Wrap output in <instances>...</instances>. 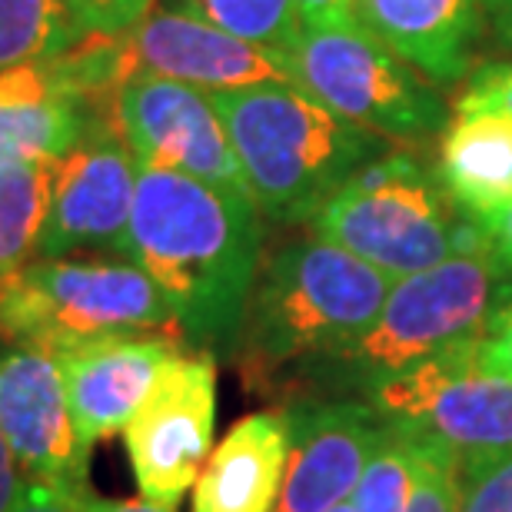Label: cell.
Listing matches in <instances>:
<instances>
[{"label": "cell", "mask_w": 512, "mask_h": 512, "mask_svg": "<svg viewBox=\"0 0 512 512\" xmlns=\"http://www.w3.org/2000/svg\"><path fill=\"white\" fill-rule=\"evenodd\" d=\"M124 260L163 293L190 350L233 356L263 263V213L250 193L143 167Z\"/></svg>", "instance_id": "1"}, {"label": "cell", "mask_w": 512, "mask_h": 512, "mask_svg": "<svg viewBox=\"0 0 512 512\" xmlns=\"http://www.w3.org/2000/svg\"><path fill=\"white\" fill-rule=\"evenodd\" d=\"M393 280L330 240H286L263 253L233 360L250 380L296 386L356 343Z\"/></svg>", "instance_id": "2"}, {"label": "cell", "mask_w": 512, "mask_h": 512, "mask_svg": "<svg viewBox=\"0 0 512 512\" xmlns=\"http://www.w3.org/2000/svg\"><path fill=\"white\" fill-rule=\"evenodd\" d=\"M509 300L512 270L479 243L429 270L393 280L370 330L290 389L293 396L363 399L436 356L476 343Z\"/></svg>", "instance_id": "3"}, {"label": "cell", "mask_w": 512, "mask_h": 512, "mask_svg": "<svg viewBox=\"0 0 512 512\" xmlns=\"http://www.w3.org/2000/svg\"><path fill=\"white\" fill-rule=\"evenodd\" d=\"M243 180L266 220L300 227L389 140L336 117L296 84H263L210 94Z\"/></svg>", "instance_id": "4"}, {"label": "cell", "mask_w": 512, "mask_h": 512, "mask_svg": "<svg viewBox=\"0 0 512 512\" xmlns=\"http://www.w3.org/2000/svg\"><path fill=\"white\" fill-rule=\"evenodd\" d=\"M313 237L360 256L389 280L429 270L483 243L446 197L436 170L413 150H393L360 167L310 220Z\"/></svg>", "instance_id": "5"}, {"label": "cell", "mask_w": 512, "mask_h": 512, "mask_svg": "<svg viewBox=\"0 0 512 512\" xmlns=\"http://www.w3.org/2000/svg\"><path fill=\"white\" fill-rule=\"evenodd\" d=\"M143 333L180 336L163 293L124 256L30 260L0 286V340L60 353L107 336Z\"/></svg>", "instance_id": "6"}, {"label": "cell", "mask_w": 512, "mask_h": 512, "mask_svg": "<svg viewBox=\"0 0 512 512\" xmlns=\"http://www.w3.org/2000/svg\"><path fill=\"white\" fill-rule=\"evenodd\" d=\"M286 64L296 87L383 140H429L446 130L443 100L363 20L300 27Z\"/></svg>", "instance_id": "7"}, {"label": "cell", "mask_w": 512, "mask_h": 512, "mask_svg": "<svg viewBox=\"0 0 512 512\" xmlns=\"http://www.w3.org/2000/svg\"><path fill=\"white\" fill-rule=\"evenodd\" d=\"M130 74L124 37H87L64 57L0 74V170L50 167L94 120L114 114Z\"/></svg>", "instance_id": "8"}, {"label": "cell", "mask_w": 512, "mask_h": 512, "mask_svg": "<svg viewBox=\"0 0 512 512\" xmlns=\"http://www.w3.org/2000/svg\"><path fill=\"white\" fill-rule=\"evenodd\" d=\"M386 419L446 443L459 469L512 449V383L479 370L476 343L443 353L363 396Z\"/></svg>", "instance_id": "9"}, {"label": "cell", "mask_w": 512, "mask_h": 512, "mask_svg": "<svg viewBox=\"0 0 512 512\" xmlns=\"http://www.w3.org/2000/svg\"><path fill=\"white\" fill-rule=\"evenodd\" d=\"M213 426L217 360L187 346L160 366L157 380L124 426V443L143 499L177 509L213 453Z\"/></svg>", "instance_id": "10"}, {"label": "cell", "mask_w": 512, "mask_h": 512, "mask_svg": "<svg viewBox=\"0 0 512 512\" xmlns=\"http://www.w3.org/2000/svg\"><path fill=\"white\" fill-rule=\"evenodd\" d=\"M137 177L140 167L120 137L114 114L94 120L50 167L34 260L74 253L124 256Z\"/></svg>", "instance_id": "11"}, {"label": "cell", "mask_w": 512, "mask_h": 512, "mask_svg": "<svg viewBox=\"0 0 512 512\" xmlns=\"http://www.w3.org/2000/svg\"><path fill=\"white\" fill-rule=\"evenodd\" d=\"M114 124L140 170H177L213 187L250 193L207 90L130 70L114 97Z\"/></svg>", "instance_id": "12"}, {"label": "cell", "mask_w": 512, "mask_h": 512, "mask_svg": "<svg viewBox=\"0 0 512 512\" xmlns=\"http://www.w3.org/2000/svg\"><path fill=\"white\" fill-rule=\"evenodd\" d=\"M0 436L30 483L64 499L87 486L90 453L70 419L57 353L0 340Z\"/></svg>", "instance_id": "13"}, {"label": "cell", "mask_w": 512, "mask_h": 512, "mask_svg": "<svg viewBox=\"0 0 512 512\" xmlns=\"http://www.w3.org/2000/svg\"><path fill=\"white\" fill-rule=\"evenodd\" d=\"M290 456L273 512H330L360 483L386 416L356 396H290Z\"/></svg>", "instance_id": "14"}, {"label": "cell", "mask_w": 512, "mask_h": 512, "mask_svg": "<svg viewBox=\"0 0 512 512\" xmlns=\"http://www.w3.org/2000/svg\"><path fill=\"white\" fill-rule=\"evenodd\" d=\"M124 47L130 70H147L207 94L293 84L283 54L167 4H153L150 14L124 37Z\"/></svg>", "instance_id": "15"}, {"label": "cell", "mask_w": 512, "mask_h": 512, "mask_svg": "<svg viewBox=\"0 0 512 512\" xmlns=\"http://www.w3.org/2000/svg\"><path fill=\"white\" fill-rule=\"evenodd\" d=\"M180 350H187L180 336L143 333L107 336V340L57 353V363L64 370L70 419H74L77 439L87 453L100 439L124 433L127 419L143 403L160 366Z\"/></svg>", "instance_id": "16"}, {"label": "cell", "mask_w": 512, "mask_h": 512, "mask_svg": "<svg viewBox=\"0 0 512 512\" xmlns=\"http://www.w3.org/2000/svg\"><path fill=\"white\" fill-rule=\"evenodd\" d=\"M486 0H360V20L436 87L466 77Z\"/></svg>", "instance_id": "17"}, {"label": "cell", "mask_w": 512, "mask_h": 512, "mask_svg": "<svg viewBox=\"0 0 512 512\" xmlns=\"http://www.w3.org/2000/svg\"><path fill=\"white\" fill-rule=\"evenodd\" d=\"M290 426L283 409L243 416L193 483V512H273L280 499Z\"/></svg>", "instance_id": "18"}, {"label": "cell", "mask_w": 512, "mask_h": 512, "mask_svg": "<svg viewBox=\"0 0 512 512\" xmlns=\"http://www.w3.org/2000/svg\"><path fill=\"white\" fill-rule=\"evenodd\" d=\"M436 177L466 220L512 200V114L456 110L439 140Z\"/></svg>", "instance_id": "19"}, {"label": "cell", "mask_w": 512, "mask_h": 512, "mask_svg": "<svg viewBox=\"0 0 512 512\" xmlns=\"http://www.w3.org/2000/svg\"><path fill=\"white\" fill-rule=\"evenodd\" d=\"M84 40L64 0H0V74L34 60L64 57Z\"/></svg>", "instance_id": "20"}, {"label": "cell", "mask_w": 512, "mask_h": 512, "mask_svg": "<svg viewBox=\"0 0 512 512\" xmlns=\"http://www.w3.org/2000/svg\"><path fill=\"white\" fill-rule=\"evenodd\" d=\"M423 436L409 426L386 419L383 436L376 439L360 483L353 489L356 512H406L416 486V466Z\"/></svg>", "instance_id": "21"}, {"label": "cell", "mask_w": 512, "mask_h": 512, "mask_svg": "<svg viewBox=\"0 0 512 512\" xmlns=\"http://www.w3.org/2000/svg\"><path fill=\"white\" fill-rule=\"evenodd\" d=\"M50 167L0 170V286L34 260L47 207Z\"/></svg>", "instance_id": "22"}, {"label": "cell", "mask_w": 512, "mask_h": 512, "mask_svg": "<svg viewBox=\"0 0 512 512\" xmlns=\"http://www.w3.org/2000/svg\"><path fill=\"white\" fill-rule=\"evenodd\" d=\"M167 7L187 10L250 44L276 54H290L300 37V4L296 0H160Z\"/></svg>", "instance_id": "23"}, {"label": "cell", "mask_w": 512, "mask_h": 512, "mask_svg": "<svg viewBox=\"0 0 512 512\" xmlns=\"http://www.w3.org/2000/svg\"><path fill=\"white\" fill-rule=\"evenodd\" d=\"M423 436V433H419ZM459 509V456L446 443L423 436L416 486L406 512H456Z\"/></svg>", "instance_id": "24"}, {"label": "cell", "mask_w": 512, "mask_h": 512, "mask_svg": "<svg viewBox=\"0 0 512 512\" xmlns=\"http://www.w3.org/2000/svg\"><path fill=\"white\" fill-rule=\"evenodd\" d=\"M456 512H512V449L483 466L459 469Z\"/></svg>", "instance_id": "25"}, {"label": "cell", "mask_w": 512, "mask_h": 512, "mask_svg": "<svg viewBox=\"0 0 512 512\" xmlns=\"http://www.w3.org/2000/svg\"><path fill=\"white\" fill-rule=\"evenodd\" d=\"M84 37H127L157 0H64Z\"/></svg>", "instance_id": "26"}, {"label": "cell", "mask_w": 512, "mask_h": 512, "mask_svg": "<svg viewBox=\"0 0 512 512\" xmlns=\"http://www.w3.org/2000/svg\"><path fill=\"white\" fill-rule=\"evenodd\" d=\"M456 110H503V114H512V64L479 67L469 77Z\"/></svg>", "instance_id": "27"}, {"label": "cell", "mask_w": 512, "mask_h": 512, "mask_svg": "<svg viewBox=\"0 0 512 512\" xmlns=\"http://www.w3.org/2000/svg\"><path fill=\"white\" fill-rule=\"evenodd\" d=\"M476 363L483 373L512 383V300L489 320L483 336L476 340Z\"/></svg>", "instance_id": "28"}, {"label": "cell", "mask_w": 512, "mask_h": 512, "mask_svg": "<svg viewBox=\"0 0 512 512\" xmlns=\"http://www.w3.org/2000/svg\"><path fill=\"white\" fill-rule=\"evenodd\" d=\"M469 223H473V227L479 230V237H483L486 250L493 253L499 263L512 270V200L503 203V207L483 213V217L469 220Z\"/></svg>", "instance_id": "29"}, {"label": "cell", "mask_w": 512, "mask_h": 512, "mask_svg": "<svg viewBox=\"0 0 512 512\" xmlns=\"http://www.w3.org/2000/svg\"><path fill=\"white\" fill-rule=\"evenodd\" d=\"M296 4H300L303 27L356 24L360 20V0H296Z\"/></svg>", "instance_id": "30"}, {"label": "cell", "mask_w": 512, "mask_h": 512, "mask_svg": "<svg viewBox=\"0 0 512 512\" xmlns=\"http://www.w3.org/2000/svg\"><path fill=\"white\" fill-rule=\"evenodd\" d=\"M70 512H173L167 506H157L150 499H110L94 493L90 486H80L74 496H67Z\"/></svg>", "instance_id": "31"}, {"label": "cell", "mask_w": 512, "mask_h": 512, "mask_svg": "<svg viewBox=\"0 0 512 512\" xmlns=\"http://www.w3.org/2000/svg\"><path fill=\"white\" fill-rule=\"evenodd\" d=\"M10 512H70V506H67L64 496L54 493V489L24 479V483H20V493L14 499V509Z\"/></svg>", "instance_id": "32"}, {"label": "cell", "mask_w": 512, "mask_h": 512, "mask_svg": "<svg viewBox=\"0 0 512 512\" xmlns=\"http://www.w3.org/2000/svg\"><path fill=\"white\" fill-rule=\"evenodd\" d=\"M20 483H24V476H20L14 456H10L4 436H0V512L14 509V499L20 493Z\"/></svg>", "instance_id": "33"}, {"label": "cell", "mask_w": 512, "mask_h": 512, "mask_svg": "<svg viewBox=\"0 0 512 512\" xmlns=\"http://www.w3.org/2000/svg\"><path fill=\"white\" fill-rule=\"evenodd\" d=\"M486 14L493 20L496 34L503 37V44L512 47V0H486Z\"/></svg>", "instance_id": "34"}, {"label": "cell", "mask_w": 512, "mask_h": 512, "mask_svg": "<svg viewBox=\"0 0 512 512\" xmlns=\"http://www.w3.org/2000/svg\"><path fill=\"white\" fill-rule=\"evenodd\" d=\"M330 512H356V506L353 503H340V506H333Z\"/></svg>", "instance_id": "35"}]
</instances>
